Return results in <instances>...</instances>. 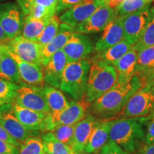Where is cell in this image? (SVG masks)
I'll use <instances>...</instances> for the list:
<instances>
[{"label":"cell","mask_w":154,"mask_h":154,"mask_svg":"<svg viewBox=\"0 0 154 154\" xmlns=\"http://www.w3.org/2000/svg\"><path fill=\"white\" fill-rule=\"evenodd\" d=\"M145 84L136 75L129 82L116 84L99 99L91 103L92 114L101 119H109L119 114L128 99Z\"/></svg>","instance_id":"1"},{"label":"cell","mask_w":154,"mask_h":154,"mask_svg":"<svg viewBox=\"0 0 154 154\" xmlns=\"http://www.w3.org/2000/svg\"><path fill=\"white\" fill-rule=\"evenodd\" d=\"M145 129L138 118H123L113 120L109 140L113 141L130 154L136 153L144 142Z\"/></svg>","instance_id":"2"},{"label":"cell","mask_w":154,"mask_h":154,"mask_svg":"<svg viewBox=\"0 0 154 154\" xmlns=\"http://www.w3.org/2000/svg\"><path fill=\"white\" fill-rule=\"evenodd\" d=\"M84 100L91 103L117 83L118 74L113 65L91 61Z\"/></svg>","instance_id":"3"},{"label":"cell","mask_w":154,"mask_h":154,"mask_svg":"<svg viewBox=\"0 0 154 154\" xmlns=\"http://www.w3.org/2000/svg\"><path fill=\"white\" fill-rule=\"evenodd\" d=\"M91 61L85 59L68 63L65 67L59 88L74 101L84 99Z\"/></svg>","instance_id":"4"},{"label":"cell","mask_w":154,"mask_h":154,"mask_svg":"<svg viewBox=\"0 0 154 154\" xmlns=\"http://www.w3.org/2000/svg\"><path fill=\"white\" fill-rule=\"evenodd\" d=\"M153 113L154 80L146 83L135 92L119 115L125 118H139Z\"/></svg>","instance_id":"5"},{"label":"cell","mask_w":154,"mask_h":154,"mask_svg":"<svg viewBox=\"0 0 154 154\" xmlns=\"http://www.w3.org/2000/svg\"><path fill=\"white\" fill-rule=\"evenodd\" d=\"M90 103L83 99L82 101H71L69 105L60 112L49 113L44 121V132L51 131L59 125L76 124L86 116L87 108Z\"/></svg>","instance_id":"6"},{"label":"cell","mask_w":154,"mask_h":154,"mask_svg":"<svg viewBox=\"0 0 154 154\" xmlns=\"http://www.w3.org/2000/svg\"><path fill=\"white\" fill-rule=\"evenodd\" d=\"M14 102L21 106L37 112L46 114L50 113L44 86H19L17 91Z\"/></svg>","instance_id":"7"},{"label":"cell","mask_w":154,"mask_h":154,"mask_svg":"<svg viewBox=\"0 0 154 154\" xmlns=\"http://www.w3.org/2000/svg\"><path fill=\"white\" fill-rule=\"evenodd\" d=\"M24 19L18 4L6 2L0 5V26L9 39L20 35Z\"/></svg>","instance_id":"8"},{"label":"cell","mask_w":154,"mask_h":154,"mask_svg":"<svg viewBox=\"0 0 154 154\" xmlns=\"http://www.w3.org/2000/svg\"><path fill=\"white\" fill-rule=\"evenodd\" d=\"M7 49L16 54L23 61L34 64L42 65V52L43 47L37 42H33L19 35L6 42Z\"/></svg>","instance_id":"9"},{"label":"cell","mask_w":154,"mask_h":154,"mask_svg":"<svg viewBox=\"0 0 154 154\" xmlns=\"http://www.w3.org/2000/svg\"><path fill=\"white\" fill-rule=\"evenodd\" d=\"M154 16V9L149 8L124 16L123 21L124 38L131 45L137 42Z\"/></svg>","instance_id":"10"},{"label":"cell","mask_w":154,"mask_h":154,"mask_svg":"<svg viewBox=\"0 0 154 154\" xmlns=\"http://www.w3.org/2000/svg\"><path fill=\"white\" fill-rule=\"evenodd\" d=\"M106 3L104 0H82L59 17L61 23L67 24L72 29L89 18L96 9Z\"/></svg>","instance_id":"11"},{"label":"cell","mask_w":154,"mask_h":154,"mask_svg":"<svg viewBox=\"0 0 154 154\" xmlns=\"http://www.w3.org/2000/svg\"><path fill=\"white\" fill-rule=\"evenodd\" d=\"M116 16V9L111 8L107 3H105L96 9L85 22L73 29V31L84 34L101 32Z\"/></svg>","instance_id":"12"},{"label":"cell","mask_w":154,"mask_h":154,"mask_svg":"<svg viewBox=\"0 0 154 154\" xmlns=\"http://www.w3.org/2000/svg\"><path fill=\"white\" fill-rule=\"evenodd\" d=\"M94 49L92 42L87 35L74 32L62 50L67 62L71 63L86 59Z\"/></svg>","instance_id":"13"},{"label":"cell","mask_w":154,"mask_h":154,"mask_svg":"<svg viewBox=\"0 0 154 154\" xmlns=\"http://www.w3.org/2000/svg\"><path fill=\"white\" fill-rule=\"evenodd\" d=\"M12 103H8L0 108V125L22 144L28 138L33 136V131L24 127L15 116L13 113Z\"/></svg>","instance_id":"14"},{"label":"cell","mask_w":154,"mask_h":154,"mask_svg":"<svg viewBox=\"0 0 154 154\" xmlns=\"http://www.w3.org/2000/svg\"><path fill=\"white\" fill-rule=\"evenodd\" d=\"M124 18V16L117 15L107 24L101 37L95 44V51L101 52L125 39L123 26Z\"/></svg>","instance_id":"15"},{"label":"cell","mask_w":154,"mask_h":154,"mask_svg":"<svg viewBox=\"0 0 154 154\" xmlns=\"http://www.w3.org/2000/svg\"><path fill=\"white\" fill-rule=\"evenodd\" d=\"M99 121L93 114H88L76 124L71 147L76 153L85 151L91 133Z\"/></svg>","instance_id":"16"},{"label":"cell","mask_w":154,"mask_h":154,"mask_svg":"<svg viewBox=\"0 0 154 154\" xmlns=\"http://www.w3.org/2000/svg\"><path fill=\"white\" fill-rule=\"evenodd\" d=\"M67 63L66 55L62 49L56 52L44 67V82L49 86L59 88L63 72Z\"/></svg>","instance_id":"17"},{"label":"cell","mask_w":154,"mask_h":154,"mask_svg":"<svg viewBox=\"0 0 154 154\" xmlns=\"http://www.w3.org/2000/svg\"><path fill=\"white\" fill-rule=\"evenodd\" d=\"M7 48V47H6ZM8 50V49H7ZM10 55L18 64L19 72L23 83L29 86H43L44 84V67L22 60L16 54L8 50Z\"/></svg>","instance_id":"18"},{"label":"cell","mask_w":154,"mask_h":154,"mask_svg":"<svg viewBox=\"0 0 154 154\" xmlns=\"http://www.w3.org/2000/svg\"><path fill=\"white\" fill-rule=\"evenodd\" d=\"M13 113L17 119L32 131L44 132V121L47 114L22 107L14 101L12 103Z\"/></svg>","instance_id":"19"},{"label":"cell","mask_w":154,"mask_h":154,"mask_svg":"<svg viewBox=\"0 0 154 154\" xmlns=\"http://www.w3.org/2000/svg\"><path fill=\"white\" fill-rule=\"evenodd\" d=\"M74 32L71 26L61 23L57 35L49 43L43 47L42 52V66H45L51 59V57L58 51L63 49Z\"/></svg>","instance_id":"20"},{"label":"cell","mask_w":154,"mask_h":154,"mask_svg":"<svg viewBox=\"0 0 154 154\" xmlns=\"http://www.w3.org/2000/svg\"><path fill=\"white\" fill-rule=\"evenodd\" d=\"M144 84L154 80V46L138 51L136 74Z\"/></svg>","instance_id":"21"},{"label":"cell","mask_w":154,"mask_h":154,"mask_svg":"<svg viewBox=\"0 0 154 154\" xmlns=\"http://www.w3.org/2000/svg\"><path fill=\"white\" fill-rule=\"evenodd\" d=\"M138 51L134 48L124 54L113 65L118 74V82H129L136 74Z\"/></svg>","instance_id":"22"},{"label":"cell","mask_w":154,"mask_h":154,"mask_svg":"<svg viewBox=\"0 0 154 154\" xmlns=\"http://www.w3.org/2000/svg\"><path fill=\"white\" fill-rule=\"evenodd\" d=\"M0 79L7 82L15 83L19 85H26L23 83L19 74L18 64L9 53L8 50L2 44V60L0 63Z\"/></svg>","instance_id":"23"},{"label":"cell","mask_w":154,"mask_h":154,"mask_svg":"<svg viewBox=\"0 0 154 154\" xmlns=\"http://www.w3.org/2000/svg\"><path fill=\"white\" fill-rule=\"evenodd\" d=\"M113 121H99L91 133L85 152L91 153H99L100 150L109 141V131Z\"/></svg>","instance_id":"24"},{"label":"cell","mask_w":154,"mask_h":154,"mask_svg":"<svg viewBox=\"0 0 154 154\" xmlns=\"http://www.w3.org/2000/svg\"><path fill=\"white\" fill-rule=\"evenodd\" d=\"M131 48L132 45H131L126 40L124 39L113 47L108 48L107 49L101 52H98L93 57L91 61H96L106 64L113 65Z\"/></svg>","instance_id":"25"},{"label":"cell","mask_w":154,"mask_h":154,"mask_svg":"<svg viewBox=\"0 0 154 154\" xmlns=\"http://www.w3.org/2000/svg\"><path fill=\"white\" fill-rule=\"evenodd\" d=\"M44 151L49 154H78L70 146L59 141L51 131L45 132L42 136Z\"/></svg>","instance_id":"26"},{"label":"cell","mask_w":154,"mask_h":154,"mask_svg":"<svg viewBox=\"0 0 154 154\" xmlns=\"http://www.w3.org/2000/svg\"><path fill=\"white\" fill-rule=\"evenodd\" d=\"M44 89L51 113L60 112L69 105L66 96L57 88L47 85L44 86Z\"/></svg>","instance_id":"27"},{"label":"cell","mask_w":154,"mask_h":154,"mask_svg":"<svg viewBox=\"0 0 154 154\" xmlns=\"http://www.w3.org/2000/svg\"><path fill=\"white\" fill-rule=\"evenodd\" d=\"M50 19H24L22 36L31 41L37 42L38 37L41 35Z\"/></svg>","instance_id":"28"},{"label":"cell","mask_w":154,"mask_h":154,"mask_svg":"<svg viewBox=\"0 0 154 154\" xmlns=\"http://www.w3.org/2000/svg\"><path fill=\"white\" fill-rule=\"evenodd\" d=\"M147 0H124L120 5L116 9L118 16H126L136 11L149 8Z\"/></svg>","instance_id":"29"},{"label":"cell","mask_w":154,"mask_h":154,"mask_svg":"<svg viewBox=\"0 0 154 154\" xmlns=\"http://www.w3.org/2000/svg\"><path fill=\"white\" fill-rule=\"evenodd\" d=\"M19 84L0 79V108L14 101Z\"/></svg>","instance_id":"30"},{"label":"cell","mask_w":154,"mask_h":154,"mask_svg":"<svg viewBox=\"0 0 154 154\" xmlns=\"http://www.w3.org/2000/svg\"><path fill=\"white\" fill-rule=\"evenodd\" d=\"M60 24L61 22L59 21V19L58 18L57 15H54L50 19L41 35L38 37L37 40L38 43L41 44L42 47H44L48 43H49L57 35L59 31Z\"/></svg>","instance_id":"31"},{"label":"cell","mask_w":154,"mask_h":154,"mask_svg":"<svg viewBox=\"0 0 154 154\" xmlns=\"http://www.w3.org/2000/svg\"><path fill=\"white\" fill-rule=\"evenodd\" d=\"M154 46V16L143 31L140 37L132 47L138 51L144 48Z\"/></svg>","instance_id":"32"},{"label":"cell","mask_w":154,"mask_h":154,"mask_svg":"<svg viewBox=\"0 0 154 154\" xmlns=\"http://www.w3.org/2000/svg\"><path fill=\"white\" fill-rule=\"evenodd\" d=\"M44 152L42 140L34 136L25 140L19 147V154H42Z\"/></svg>","instance_id":"33"},{"label":"cell","mask_w":154,"mask_h":154,"mask_svg":"<svg viewBox=\"0 0 154 154\" xmlns=\"http://www.w3.org/2000/svg\"><path fill=\"white\" fill-rule=\"evenodd\" d=\"M76 124L74 125H59L51 131L55 138L59 141L70 146L74 137Z\"/></svg>","instance_id":"34"},{"label":"cell","mask_w":154,"mask_h":154,"mask_svg":"<svg viewBox=\"0 0 154 154\" xmlns=\"http://www.w3.org/2000/svg\"><path fill=\"white\" fill-rule=\"evenodd\" d=\"M56 11L41 5H30L29 6L25 19H50L56 15Z\"/></svg>","instance_id":"35"},{"label":"cell","mask_w":154,"mask_h":154,"mask_svg":"<svg viewBox=\"0 0 154 154\" xmlns=\"http://www.w3.org/2000/svg\"><path fill=\"white\" fill-rule=\"evenodd\" d=\"M59 3V0H33L32 2H17L22 11L24 13V16L26 14L28 7L30 5H41L47 7V9L56 11L57 13V7Z\"/></svg>","instance_id":"36"},{"label":"cell","mask_w":154,"mask_h":154,"mask_svg":"<svg viewBox=\"0 0 154 154\" xmlns=\"http://www.w3.org/2000/svg\"><path fill=\"white\" fill-rule=\"evenodd\" d=\"M99 154H130L124 151L118 144L109 140L100 150Z\"/></svg>","instance_id":"37"},{"label":"cell","mask_w":154,"mask_h":154,"mask_svg":"<svg viewBox=\"0 0 154 154\" xmlns=\"http://www.w3.org/2000/svg\"><path fill=\"white\" fill-rule=\"evenodd\" d=\"M153 143H154V116L146 125L144 136V144Z\"/></svg>","instance_id":"38"},{"label":"cell","mask_w":154,"mask_h":154,"mask_svg":"<svg viewBox=\"0 0 154 154\" xmlns=\"http://www.w3.org/2000/svg\"><path fill=\"white\" fill-rule=\"evenodd\" d=\"M82 0H59L57 7V14H59L63 11L68 10Z\"/></svg>","instance_id":"39"},{"label":"cell","mask_w":154,"mask_h":154,"mask_svg":"<svg viewBox=\"0 0 154 154\" xmlns=\"http://www.w3.org/2000/svg\"><path fill=\"white\" fill-rule=\"evenodd\" d=\"M0 154H19V149L12 144L0 140Z\"/></svg>","instance_id":"40"},{"label":"cell","mask_w":154,"mask_h":154,"mask_svg":"<svg viewBox=\"0 0 154 154\" xmlns=\"http://www.w3.org/2000/svg\"><path fill=\"white\" fill-rule=\"evenodd\" d=\"M0 140H2L4 141H6L7 142V143L12 144V145L18 147L19 149L21 146V143H19L16 139H14L10 134H9V133L7 132L1 125H0Z\"/></svg>","instance_id":"41"},{"label":"cell","mask_w":154,"mask_h":154,"mask_svg":"<svg viewBox=\"0 0 154 154\" xmlns=\"http://www.w3.org/2000/svg\"><path fill=\"white\" fill-rule=\"evenodd\" d=\"M138 154H154V143L144 144L138 150Z\"/></svg>","instance_id":"42"},{"label":"cell","mask_w":154,"mask_h":154,"mask_svg":"<svg viewBox=\"0 0 154 154\" xmlns=\"http://www.w3.org/2000/svg\"><path fill=\"white\" fill-rule=\"evenodd\" d=\"M124 0H108L107 4L111 8L116 9Z\"/></svg>","instance_id":"43"},{"label":"cell","mask_w":154,"mask_h":154,"mask_svg":"<svg viewBox=\"0 0 154 154\" xmlns=\"http://www.w3.org/2000/svg\"><path fill=\"white\" fill-rule=\"evenodd\" d=\"M9 40V38H7V36H6V34L4 32L2 28L0 26V44H4Z\"/></svg>","instance_id":"44"},{"label":"cell","mask_w":154,"mask_h":154,"mask_svg":"<svg viewBox=\"0 0 154 154\" xmlns=\"http://www.w3.org/2000/svg\"><path fill=\"white\" fill-rule=\"evenodd\" d=\"M33 0H17V2H32Z\"/></svg>","instance_id":"45"},{"label":"cell","mask_w":154,"mask_h":154,"mask_svg":"<svg viewBox=\"0 0 154 154\" xmlns=\"http://www.w3.org/2000/svg\"><path fill=\"white\" fill-rule=\"evenodd\" d=\"M2 44H0V63L2 60Z\"/></svg>","instance_id":"46"},{"label":"cell","mask_w":154,"mask_h":154,"mask_svg":"<svg viewBox=\"0 0 154 154\" xmlns=\"http://www.w3.org/2000/svg\"><path fill=\"white\" fill-rule=\"evenodd\" d=\"M80 154H97V153H87V152H83V153H80Z\"/></svg>","instance_id":"47"},{"label":"cell","mask_w":154,"mask_h":154,"mask_svg":"<svg viewBox=\"0 0 154 154\" xmlns=\"http://www.w3.org/2000/svg\"><path fill=\"white\" fill-rule=\"evenodd\" d=\"M153 1H154V0H147L148 2H149V3H151L152 2H153Z\"/></svg>","instance_id":"48"},{"label":"cell","mask_w":154,"mask_h":154,"mask_svg":"<svg viewBox=\"0 0 154 154\" xmlns=\"http://www.w3.org/2000/svg\"><path fill=\"white\" fill-rule=\"evenodd\" d=\"M42 154H49V153H46V152H45V151H44V153H42Z\"/></svg>","instance_id":"49"},{"label":"cell","mask_w":154,"mask_h":154,"mask_svg":"<svg viewBox=\"0 0 154 154\" xmlns=\"http://www.w3.org/2000/svg\"><path fill=\"white\" fill-rule=\"evenodd\" d=\"M4 1H6V0H0V2H4Z\"/></svg>","instance_id":"50"},{"label":"cell","mask_w":154,"mask_h":154,"mask_svg":"<svg viewBox=\"0 0 154 154\" xmlns=\"http://www.w3.org/2000/svg\"><path fill=\"white\" fill-rule=\"evenodd\" d=\"M104 1L106 2L107 3V2H108V0H104Z\"/></svg>","instance_id":"51"},{"label":"cell","mask_w":154,"mask_h":154,"mask_svg":"<svg viewBox=\"0 0 154 154\" xmlns=\"http://www.w3.org/2000/svg\"><path fill=\"white\" fill-rule=\"evenodd\" d=\"M153 114H154V113H153ZM153 116H154V115H153Z\"/></svg>","instance_id":"52"},{"label":"cell","mask_w":154,"mask_h":154,"mask_svg":"<svg viewBox=\"0 0 154 154\" xmlns=\"http://www.w3.org/2000/svg\"><path fill=\"white\" fill-rule=\"evenodd\" d=\"M137 154H138V153H137Z\"/></svg>","instance_id":"53"}]
</instances>
